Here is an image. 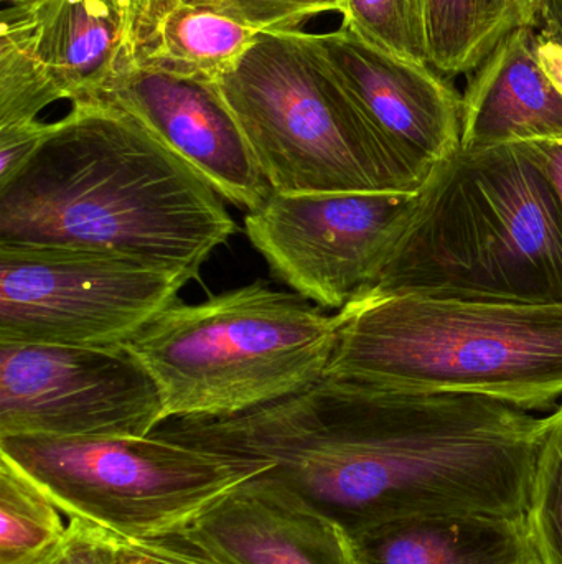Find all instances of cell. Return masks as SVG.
<instances>
[{"label":"cell","mask_w":562,"mask_h":564,"mask_svg":"<svg viewBox=\"0 0 562 564\" xmlns=\"http://www.w3.org/2000/svg\"><path fill=\"white\" fill-rule=\"evenodd\" d=\"M543 417L478 394L323 377L234 416L154 431L266 466L257 477L349 536L422 517L525 516Z\"/></svg>","instance_id":"1"},{"label":"cell","mask_w":562,"mask_h":564,"mask_svg":"<svg viewBox=\"0 0 562 564\" xmlns=\"http://www.w3.org/2000/svg\"><path fill=\"white\" fill-rule=\"evenodd\" d=\"M234 231L224 198L102 99L71 102L0 182V247L115 254L197 280Z\"/></svg>","instance_id":"2"},{"label":"cell","mask_w":562,"mask_h":564,"mask_svg":"<svg viewBox=\"0 0 562 564\" xmlns=\"http://www.w3.org/2000/svg\"><path fill=\"white\" fill-rule=\"evenodd\" d=\"M370 292L562 305L557 187L517 142L459 148L416 192Z\"/></svg>","instance_id":"3"},{"label":"cell","mask_w":562,"mask_h":564,"mask_svg":"<svg viewBox=\"0 0 562 564\" xmlns=\"http://www.w3.org/2000/svg\"><path fill=\"white\" fill-rule=\"evenodd\" d=\"M337 317L327 377L478 394L525 411L562 397V305L368 292Z\"/></svg>","instance_id":"4"},{"label":"cell","mask_w":562,"mask_h":564,"mask_svg":"<svg viewBox=\"0 0 562 564\" xmlns=\"http://www.w3.org/2000/svg\"><path fill=\"white\" fill-rule=\"evenodd\" d=\"M339 317L257 281L198 304L175 302L124 345L161 391L165 423L234 416L327 375Z\"/></svg>","instance_id":"5"},{"label":"cell","mask_w":562,"mask_h":564,"mask_svg":"<svg viewBox=\"0 0 562 564\" xmlns=\"http://www.w3.org/2000/svg\"><path fill=\"white\" fill-rule=\"evenodd\" d=\"M277 194H365L421 187L296 32H263L217 83Z\"/></svg>","instance_id":"6"},{"label":"cell","mask_w":562,"mask_h":564,"mask_svg":"<svg viewBox=\"0 0 562 564\" xmlns=\"http://www.w3.org/2000/svg\"><path fill=\"white\" fill-rule=\"evenodd\" d=\"M0 457L69 520L125 539L178 532L266 466L162 437H0Z\"/></svg>","instance_id":"7"},{"label":"cell","mask_w":562,"mask_h":564,"mask_svg":"<svg viewBox=\"0 0 562 564\" xmlns=\"http://www.w3.org/2000/svg\"><path fill=\"white\" fill-rule=\"evenodd\" d=\"M190 281L115 254L0 247V341L122 348Z\"/></svg>","instance_id":"8"},{"label":"cell","mask_w":562,"mask_h":564,"mask_svg":"<svg viewBox=\"0 0 562 564\" xmlns=\"http://www.w3.org/2000/svg\"><path fill=\"white\" fill-rule=\"evenodd\" d=\"M416 192H271L247 212L244 231L274 278L339 312L375 288Z\"/></svg>","instance_id":"9"},{"label":"cell","mask_w":562,"mask_h":564,"mask_svg":"<svg viewBox=\"0 0 562 564\" xmlns=\"http://www.w3.org/2000/svg\"><path fill=\"white\" fill-rule=\"evenodd\" d=\"M161 391L124 348L0 341V437H145Z\"/></svg>","instance_id":"10"},{"label":"cell","mask_w":562,"mask_h":564,"mask_svg":"<svg viewBox=\"0 0 562 564\" xmlns=\"http://www.w3.org/2000/svg\"><path fill=\"white\" fill-rule=\"evenodd\" d=\"M296 33L409 164L429 174L461 148L462 95L431 65L385 52L345 23L332 32Z\"/></svg>","instance_id":"11"},{"label":"cell","mask_w":562,"mask_h":564,"mask_svg":"<svg viewBox=\"0 0 562 564\" xmlns=\"http://www.w3.org/2000/svg\"><path fill=\"white\" fill-rule=\"evenodd\" d=\"M118 106L180 155L228 204L253 212L271 185L214 83L124 62L96 98Z\"/></svg>","instance_id":"12"},{"label":"cell","mask_w":562,"mask_h":564,"mask_svg":"<svg viewBox=\"0 0 562 564\" xmlns=\"http://www.w3.org/2000/svg\"><path fill=\"white\" fill-rule=\"evenodd\" d=\"M178 533L221 564H359L340 527L257 476Z\"/></svg>","instance_id":"13"},{"label":"cell","mask_w":562,"mask_h":564,"mask_svg":"<svg viewBox=\"0 0 562 564\" xmlns=\"http://www.w3.org/2000/svg\"><path fill=\"white\" fill-rule=\"evenodd\" d=\"M535 26L508 33L471 73L461 148L562 138V95L541 68Z\"/></svg>","instance_id":"14"},{"label":"cell","mask_w":562,"mask_h":564,"mask_svg":"<svg viewBox=\"0 0 562 564\" xmlns=\"http://www.w3.org/2000/svg\"><path fill=\"white\" fill-rule=\"evenodd\" d=\"M9 6L62 99L96 98L131 58L128 20L109 0H12Z\"/></svg>","instance_id":"15"},{"label":"cell","mask_w":562,"mask_h":564,"mask_svg":"<svg viewBox=\"0 0 562 564\" xmlns=\"http://www.w3.org/2000/svg\"><path fill=\"white\" fill-rule=\"evenodd\" d=\"M359 564H541L525 516L422 517L350 536Z\"/></svg>","instance_id":"16"},{"label":"cell","mask_w":562,"mask_h":564,"mask_svg":"<svg viewBox=\"0 0 562 564\" xmlns=\"http://www.w3.org/2000/svg\"><path fill=\"white\" fill-rule=\"evenodd\" d=\"M260 35L198 0H142L129 29V52L139 68L217 83Z\"/></svg>","instance_id":"17"},{"label":"cell","mask_w":562,"mask_h":564,"mask_svg":"<svg viewBox=\"0 0 562 564\" xmlns=\"http://www.w3.org/2000/svg\"><path fill=\"white\" fill-rule=\"evenodd\" d=\"M538 0H421L429 65L445 78L475 72L514 30L535 26Z\"/></svg>","instance_id":"18"},{"label":"cell","mask_w":562,"mask_h":564,"mask_svg":"<svg viewBox=\"0 0 562 564\" xmlns=\"http://www.w3.org/2000/svg\"><path fill=\"white\" fill-rule=\"evenodd\" d=\"M58 507L0 457V564H33L65 535Z\"/></svg>","instance_id":"19"},{"label":"cell","mask_w":562,"mask_h":564,"mask_svg":"<svg viewBox=\"0 0 562 564\" xmlns=\"http://www.w3.org/2000/svg\"><path fill=\"white\" fill-rule=\"evenodd\" d=\"M525 522L541 564H562V403L543 417Z\"/></svg>","instance_id":"20"},{"label":"cell","mask_w":562,"mask_h":564,"mask_svg":"<svg viewBox=\"0 0 562 564\" xmlns=\"http://www.w3.org/2000/svg\"><path fill=\"white\" fill-rule=\"evenodd\" d=\"M342 23L385 52L429 65L421 0H345Z\"/></svg>","instance_id":"21"},{"label":"cell","mask_w":562,"mask_h":564,"mask_svg":"<svg viewBox=\"0 0 562 564\" xmlns=\"http://www.w3.org/2000/svg\"><path fill=\"white\" fill-rule=\"evenodd\" d=\"M257 32H297L322 13L345 12V0H198Z\"/></svg>","instance_id":"22"},{"label":"cell","mask_w":562,"mask_h":564,"mask_svg":"<svg viewBox=\"0 0 562 564\" xmlns=\"http://www.w3.org/2000/svg\"><path fill=\"white\" fill-rule=\"evenodd\" d=\"M109 543L111 564H221L201 553L178 532L154 539H125L109 532Z\"/></svg>","instance_id":"23"},{"label":"cell","mask_w":562,"mask_h":564,"mask_svg":"<svg viewBox=\"0 0 562 564\" xmlns=\"http://www.w3.org/2000/svg\"><path fill=\"white\" fill-rule=\"evenodd\" d=\"M33 564H111L109 532L86 520L71 519L62 540Z\"/></svg>","instance_id":"24"},{"label":"cell","mask_w":562,"mask_h":564,"mask_svg":"<svg viewBox=\"0 0 562 564\" xmlns=\"http://www.w3.org/2000/svg\"><path fill=\"white\" fill-rule=\"evenodd\" d=\"M49 122H26V124L0 128V182L15 174L38 148L48 131Z\"/></svg>","instance_id":"25"},{"label":"cell","mask_w":562,"mask_h":564,"mask_svg":"<svg viewBox=\"0 0 562 564\" xmlns=\"http://www.w3.org/2000/svg\"><path fill=\"white\" fill-rule=\"evenodd\" d=\"M521 151L537 162L548 175L562 202V138L538 139V141L517 142Z\"/></svg>","instance_id":"26"},{"label":"cell","mask_w":562,"mask_h":564,"mask_svg":"<svg viewBox=\"0 0 562 564\" xmlns=\"http://www.w3.org/2000/svg\"><path fill=\"white\" fill-rule=\"evenodd\" d=\"M535 29L544 39L562 45V0H538Z\"/></svg>","instance_id":"27"},{"label":"cell","mask_w":562,"mask_h":564,"mask_svg":"<svg viewBox=\"0 0 562 564\" xmlns=\"http://www.w3.org/2000/svg\"><path fill=\"white\" fill-rule=\"evenodd\" d=\"M537 53L541 68L562 95V45L538 33Z\"/></svg>","instance_id":"28"},{"label":"cell","mask_w":562,"mask_h":564,"mask_svg":"<svg viewBox=\"0 0 562 564\" xmlns=\"http://www.w3.org/2000/svg\"><path fill=\"white\" fill-rule=\"evenodd\" d=\"M112 6L118 7L122 13H124L125 20H128L129 29H131L132 19H134L135 10H137L139 3L142 0H109Z\"/></svg>","instance_id":"29"},{"label":"cell","mask_w":562,"mask_h":564,"mask_svg":"<svg viewBox=\"0 0 562 564\" xmlns=\"http://www.w3.org/2000/svg\"><path fill=\"white\" fill-rule=\"evenodd\" d=\"M3 2H9V0H3ZM10 2H12V0H10Z\"/></svg>","instance_id":"30"}]
</instances>
